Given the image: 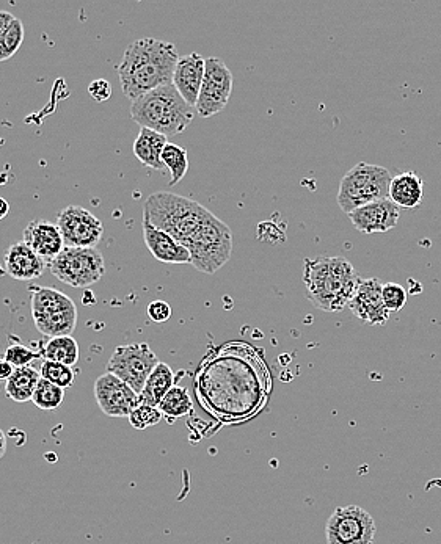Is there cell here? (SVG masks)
<instances>
[{"instance_id":"obj_1","label":"cell","mask_w":441,"mask_h":544,"mask_svg":"<svg viewBox=\"0 0 441 544\" xmlns=\"http://www.w3.org/2000/svg\"><path fill=\"white\" fill-rule=\"evenodd\" d=\"M220 352L198 370L197 399L223 424H242L266 407L272 378L252 347L241 345V350H233V345H225Z\"/></svg>"},{"instance_id":"obj_2","label":"cell","mask_w":441,"mask_h":544,"mask_svg":"<svg viewBox=\"0 0 441 544\" xmlns=\"http://www.w3.org/2000/svg\"><path fill=\"white\" fill-rule=\"evenodd\" d=\"M179 57L175 44L140 38L129 44L118 65L121 90L132 102L156 88L173 84Z\"/></svg>"},{"instance_id":"obj_3","label":"cell","mask_w":441,"mask_h":544,"mask_svg":"<svg viewBox=\"0 0 441 544\" xmlns=\"http://www.w3.org/2000/svg\"><path fill=\"white\" fill-rule=\"evenodd\" d=\"M360 283V275L346 258L318 256L305 259L303 284L314 308L325 312L341 311L349 306Z\"/></svg>"},{"instance_id":"obj_4","label":"cell","mask_w":441,"mask_h":544,"mask_svg":"<svg viewBox=\"0 0 441 544\" xmlns=\"http://www.w3.org/2000/svg\"><path fill=\"white\" fill-rule=\"evenodd\" d=\"M195 113V107L184 101L173 84L156 88L131 106L135 123L165 137L183 134L194 121Z\"/></svg>"},{"instance_id":"obj_5","label":"cell","mask_w":441,"mask_h":544,"mask_svg":"<svg viewBox=\"0 0 441 544\" xmlns=\"http://www.w3.org/2000/svg\"><path fill=\"white\" fill-rule=\"evenodd\" d=\"M211 211L172 192H156L143 204V218L186 247Z\"/></svg>"},{"instance_id":"obj_6","label":"cell","mask_w":441,"mask_h":544,"mask_svg":"<svg viewBox=\"0 0 441 544\" xmlns=\"http://www.w3.org/2000/svg\"><path fill=\"white\" fill-rule=\"evenodd\" d=\"M393 175L380 165L360 162L347 171L341 179L338 190V204L344 214L349 215L358 207L374 201L390 198V185Z\"/></svg>"},{"instance_id":"obj_7","label":"cell","mask_w":441,"mask_h":544,"mask_svg":"<svg viewBox=\"0 0 441 544\" xmlns=\"http://www.w3.org/2000/svg\"><path fill=\"white\" fill-rule=\"evenodd\" d=\"M190 258L198 272L214 275L219 272L233 254V233L230 226L216 215L209 214L197 233L186 245Z\"/></svg>"},{"instance_id":"obj_8","label":"cell","mask_w":441,"mask_h":544,"mask_svg":"<svg viewBox=\"0 0 441 544\" xmlns=\"http://www.w3.org/2000/svg\"><path fill=\"white\" fill-rule=\"evenodd\" d=\"M51 272L57 280L71 287H90L98 283L106 273L103 254L96 248H63L51 264Z\"/></svg>"},{"instance_id":"obj_9","label":"cell","mask_w":441,"mask_h":544,"mask_svg":"<svg viewBox=\"0 0 441 544\" xmlns=\"http://www.w3.org/2000/svg\"><path fill=\"white\" fill-rule=\"evenodd\" d=\"M159 363L161 361L157 360L156 353L146 342L120 345L110 356L107 372L117 375L140 396L146 380Z\"/></svg>"},{"instance_id":"obj_10","label":"cell","mask_w":441,"mask_h":544,"mask_svg":"<svg viewBox=\"0 0 441 544\" xmlns=\"http://www.w3.org/2000/svg\"><path fill=\"white\" fill-rule=\"evenodd\" d=\"M327 544H374V518L358 505L338 507L325 524Z\"/></svg>"},{"instance_id":"obj_11","label":"cell","mask_w":441,"mask_h":544,"mask_svg":"<svg viewBox=\"0 0 441 544\" xmlns=\"http://www.w3.org/2000/svg\"><path fill=\"white\" fill-rule=\"evenodd\" d=\"M233 93V74L222 59H206L205 79L198 96L197 110L201 118H211L225 109Z\"/></svg>"},{"instance_id":"obj_12","label":"cell","mask_w":441,"mask_h":544,"mask_svg":"<svg viewBox=\"0 0 441 544\" xmlns=\"http://www.w3.org/2000/svg\"><path fill=\"white\" fill-rule=\"evenodd\" d=\"M65 247L95 248L103 239L104 226L98 217L81 206H68L57 218Z\"/></svg>"},{"instance_id":"obj_13","label":"cell","mask_w":441,"mask_h":544,"mask_svg":"<svg viewBox=\"0 0 441 544\" xmlns=\"http://www.w3.org/2000/svg\"><path fill=\"white\" fill-rule=\"evenodd\" d=\"M95 399L98 407L109 418H129V414L140 405L139 394L117 375L109 372L96 380Z\"/></svg>"},{"instance_id":"obj_14","label":"cell","mask_w":441,"mask_h":544,"mask_svg":"<svg viewBox=\"0 0 441 544\" xmlns=\"http://www.w3.org/2000/svg\"><path fill=\"white\" fill-rule=\"evenodd\" d=\"M349 218L360 233H387L398 226L401 207L396 206L388 198V200L374 201V203L358 207L354 212H350Z\"/></svg>"},{"instance_id":"obj_15","label":"cell","mask_w":441,"mask_h":544,"mask_svg":"<svg viewBox=\"0 0 441 544\" xmlns=\"http://www.w3.org/2000/svg\"><path fill=\"white\" fill-rule=\"evenodd\" d=\"M383 284L376 278L361 280L349 308L358 319L382 327L390 319V312L385 308L382 297Z\"/></svg>"},{"instance_id":"obj_16","label":"cell","mask_w":441,"mask_h":544,"mask_svg":"<svg viewBox=\"0 0 441 544\" xmlns=\"http://www.w3.org/2000/svg\"><path fill=\"white\" fill-rule=\"evenodd\" d=\"M46 264H52L54 259L65 248V240L60 233L57 223L48 220H35L24 229V240Z\"/></svg>"},{"instance_id":"obj_17","label":"cell","mask_w":441,"mask_h":544,"mask_svg":"<svg viewBox=\"0 0 441 544\" xmlns=\"http://www.w3.org/2000/svg\"><path fill=\"white\" fill-rule=\"evenodd\" d=\"M206 60L197 52L184 55L176 65L173 85L190 106H197L201 85L205 79Z\"/></svg>"},{"instance_id":"obj_18","label":"cell","mask_w":441,"mask_h":544,"mask_svg":"<svg viewBox=\"0 0 441 544\" xmlns=\"http://www.w3.org/2000/svg\"><path fill=\"white\" fill-rule=\"evenodd\" d=\"M142 225L146 247L157 261L164 262V264H190L192 262L189 250L178 240L173 239L170 234L157 229L146 218H143Z\"/></svg>"},{"instance_id":"obj_19","label":"cell","mask_w":441,"mask_h":544,"mask_svg":"<svg viewBox=\"0 0 441 544\" xmlns=\"http://www.w3.org/2000/svg\"><path fill=\"white\" fill-rule=\"evenodd\" d=\"M5 270L13 280L33 281L46 270V262L24 242L13 243L4 254Z\"/></svg>"},{"instance_id":"obj_20","label":"cell","mask_w":441,"mask_h":544,"mask_svg":"<svg viewBox=\"0 0 441 544\" xmlns=\"http://www.w3.org/2000/svg\"><path fill=\"white\" fill-rule=\"evenodd\" d=\"M423 195V179L415 171H405L391 179L390 200L396 206L415 209L423 203Z\"/></svg>"},{"instance_id":"obj_21","label":"cell","mask_w":441,"mask_h":544,"mask_svg":"<svg viewBox=\"0 0 441 544\" xmlns=\"http://www.w3.org/2000/svg\"><path fill=\"white\" fill-rule=\"evenodd\" d=\"M167 143L165 135L140 127L139 135H137L134 142V156L145 167L151 168V170L164 171L165 165L162 162V153H164Z\"/></svg>"},{"instance_id":"obj_22","label":"cell","mask_w":441,"mask_h":544,"mask_svg":"<svg viewBox=\"0 0 441 544\" xmlns=\"http://www.w3.org/2000/svg\"><path fill=\"white\" fill-rule=\"evenodd\" d=\"M175 386V374L170 366L165 363H159L156 369L151 372L150 377L146 380L145 388L140 392V405H148V407H159V403L164 399L170 389Z\"/></svg>"},{"instance_id":"obj_23","label":"cell","mask_w":441,"mask_h":544,"mask_svg":"<svg viewBox=\"0 0 441 544\" xmlns=\"http://www.w3.org/2000/svg\"><path fill=\"white\" fill-rule=\"evenodd\" d=\"M40 380L41 375L38 374L37 369H33L32 366L19 367L8 378L7 385H5V394L13 402H32L33 394H35V389H37Z\"/></svg>"},{"instance_id":"obj_24","label":"cell","mask_w":441,"mask_h":544,"mask_svg":"<svg viewBox=\"0 0 441 544\" xmlns=\"http://www.w3.org/2000/svg\"><path fill=\"white\" fill-rule=\"evenodd\" d=\"M74 302L68 295L54 287H32V316H51L55 312L73 308Z\"/></svg>"},{"instance_id":"obj_25","label":"cell","mask_w":441,"mask_h":544,"mask_svg":"<svg viewBox=\"0 0 441 544\" xmlns=\"http://www.w3.org/2000/svg\"><path fill=\"white\" fill-rule=\"evenodd\" d=\"M35 327L44 336L48 338H62V336H71L76 330L77 308L65 309V311L55 312L51 316L33 317Z\"/></svg>"},{"instance_id":"obj_26","label":"cell","mask_w":441,"mask_h":544,"mask_svg":"<svg viewBox=\"0 0 441 544\" xmlns=\"http://www.w3.org/2000/svg\"><path fill=\"white\" fill-rule=\"evenodd\" d=\"M44 360L73 367L79 361V344L73 336L52 338L43 347Z\"/></svg>"},{"instance_id":"obj_27","label":"cell","mask_w":441,"mask_h":544,"mask_svg":"<svg viewBox=\"0 0 441 544\" xmlns=\"http://www.w3.org/2000/svg\"><path fill=\"white\" fill-rule=\"evenodd\" d=\"M159 410L162 416L168 419V422H173L175 419L184 418L187 414L194 410V402L190 397L189 391L183 386H173L170 391L165 394L162 402L159 403Z\"/></svg>"},{"instance_id":"obj_28","label":"cell","mask_w":441,"mask_h":544,"mask_svg":"<svg viewBox=\"0 0 441 544\" xmlns=\"http://www.w3.org/2000/svg\"><path fill=\"white\" fill-rule=\"evenodd\" d=\"M162 162L165 168L170 171V187L183 181L189 170V156L183 146L175 145V143H167L162 153Z\"/></svg>"},{"instance_id":"obj_29","label":"cell","mask_w":441,"mask_h":544,"mask_svg":"<svg viewBox=\"0 0 441 544\" xmlns=\"http://www.w3.org/2000/svg\"><path fill=\"white\" fill-rule=\"evenodd\" d=\"M33 405L44 411L57 410L65 402V389L52 385L48 380L41 378L32 399Z\"/></svg>"},{"instance_id":"obj_30","label":"cell","mask_w":441,"mask_h":544,"mask_svg":"<svg viewBox=\"0 0 441 544\" xmlns=\"http://www.w3.org/2000/svg\"><path fill=\"white\" fill-rule=\"evenodd\" d=\"M24 37H26V29L21 19H13L7 32L0 38V62H5L18 54L19 48L24 43Z\"/></svg>"},{"instance_id":"obj_31","label":"cell","mask_w":441,"mask_h":544,"mask_svg":"<svg viewBox=\"0 0 441 544\" xmlns=\"http://www.w3.org/2000/svg\"><path fill=\"white\" fill-rule=\"evenodd\" d=\"M40 375L43 380H48L52 385L62 389L71 388L74 385V378H76L73 367L46 360L41 364Z\"/></svg>"},{"instance_id":"obj_32","label":"cell","mask_w":441,"mask_h":544,"mask_svg":"<svg viewBox=\"0 0 441 544\" xmlns=\"http://www.w3.org/2000/svg\"><path fill=\"white\" fill-rule=\"evenodd\" d=\"M161 410L159 408L148 407V405H139L131 414H129V422L135 430H146V428L154 427L162 421Z\"/></svg>"},{"instance_id":"obj_33","label":"cell","mask_w":441,"mask_h":544,"mask_svg":"<svg viewBox=\"0 0 441 544\" xmlns=\"http://www.w3.org/2000/svg\"><path fill=\"white\" fill-rule=\"evenodd\" d=\"M383 303L390 314L401 311L407 305L409 294L405 291L404 286L396 283L383 284L382 289Z\"/></svg>"},{"instance_id":"obj_34","label":"cell","mask_w":441,"mask_h":544,"mask_svg":"<svg viewBox=\"0 0 441 544\" xmlns=\"http://www.w3.org/2000/svg\"><path fill=\"white\" fill-rule=\"evenodd\" d=\"M40 356L41 353L33 352V350L26 347V345L13 344L5 350L4 358L11 366L15 367V369H19V367L30 366V364H32L33 361L38 360Z\"/></svg>"},{"instance_id":"obj_35","label":"cell","mask_w":441,"mask_h":544,"mask_svg":"<svg viewBox=\"0 0 441 544\" xmlns=\"http://www.w3.org/2000/svg\"><path fill=\"white\" fill-rule=\"evenodd\" d=\"M146 314L153 322L164 323L172 317V306L168 305L164 300H154L146 308Z\"/></svg>"},{"instance_id":"obj_36","label":"cell","mask_w":441,"mask_h":544,"mask_svg":"<svg viewBox=\"0 0 441 544\" xmlns=\"http://www.w3.org/2000/svg\"><path fill=\"white\" fill-rule=\"evenodd\" d=\"M88 95L92 96L96 102H106L112 98V85L109 80L96 79L88 85Z\"/></svg>"},{"instance_id":"obj_37","label":"cell","mask_w":441,"mask_h":544,"mask_svg":"<svg viewBox=\"0 0 441 544\" xmlns=\"http://www.w3.org/2000/svg\"><path fill=\"white\" fill-rule=\"evenodd\" d=\"M13 372H15V367L11 366L5 358H0V381H8Z\"/></svg>"},{"instance_id":"obj_38","label":"cell","mask_w":441,"mask_h":544,"mask_svg":"<svg viewBox=\"0 0 441 544\" xmlns=\"http://www.w3.org/2000/svg\"><path fill=\"white\" fill-rule=\"evenodd\" d=\"M15 16L8 13V11H0V38L7 32L8 27H10L11 22H13Z\"/></svg>"},{"instance_id":"obj_39","label":"cell","mask_w":441,"mask_h":544,"mask_svg":"<svg viewBox=\"0 0 441 544\" xmlns=\"http://www.w3.org/2000/svg\"><path fill=\"white\" fill-rule=\"evenodd\" d=\"M8 212H10V204H8V201L5 200V198L0 196V220H4V218L7 217Z\"/></svg>"},{"instance_id":"obj_40","label":"cell","mask_w":441,"mask_h":544,"mask_svg":"<svg viewBox=\"0 0 441 544\" xmlns=\"http://www.w3.org/2000/svg\"><path fill=\"white\" fill-rule=\"evenodd\" d=\"M5 452H7V435L0 428V458H4Z\"/></svg>"}]
</instances>
